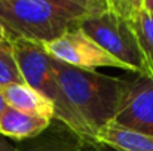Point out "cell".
<instances>
[{"label": "cell", "instance_id": "9a60e30c", "mask_svg": "<svg viewBox=\"0 0 153 151\" xmlns=\"http://www.w3.org/2000/svg\"><path fill=\"white\" fill-rule=\"evenodd\" d=\"M4 40H9V34H7L6 28L3 27V24L0 22V43L4 42Z\"/></svg>", "mask_w": 153, "mask_h": 151}, {"label": "cell", "instance_id": "ac0fdd59", "mask_svg": "<svg viewBox=\"0 0 153 151\" xmlns=\"http://www.w3.org/2000/svg\"><path fill=\"white\" fill-rule=\"evenodd\" d=\"M97 4H100L101 7H104V9H107V0H94Z\"/></svg>", "mask_w": 153, "mask_h": 151}, {"label": "cell", "instance_id": "8992f818", "mask_svg": "<svg viewBox=\"0 0 153 151\" xmlns=\"http://www.w3.org/2000/svg\"><path fill=\"white\" fill-rule=\"evenodd\" d=\"M113 122L117 124L153 135V79L138 76L123 79Z\"/></svg>", "mask_w": 153, "mask_h": 151}, {"label": "cell", "instance_id": "4fadbf2b", "mask_svg": "<svg viewBox=\"0 0 153 151\" xmlns=\"http://www.w3.org/2000/svg\"><path fill=\"white\" fill-rule=\"evenodd\" d=\"M107 9L120 18L131 21L143 9V0H107Z\"/></svg>", "mask_w": 153, "mask_h": 151}, {"label": "cell", "instance_id": "7c38bea8", "mask_svg": "<svg viewBox=\"0 0 153 151\" xmlns=\"http://www.w3.org/2000/svg\"><path fill=\"white\" fill-rule=\"evenodd\" d=\"M22 82V76L13 56L12 43L10 40H4L0 43V88Z\"/></svg>", "mask_w": 153, "mask_h": 151}, {"label": "cell", "instance_id": "30bf717a", "mask_svg": "<svg viewBox=\"0 0 153 151\" xmlns=\"http://www.w3.org/2000/svg\"><path fill=\"white\" fill-rule=\"evenodd\" d=\"M129 22L144 61L146 76L153 79V13L141 9Z\"/></svg>", "mask_w": 153, "mask_h": 151}, {"label": "cell", "instance_id": "ba28073f", "mask_svg": "<svg viewBox=\"0 0 153 151\" xmlns=\"http://www.w3.org/2000/svg\"><path fill=\"white\" fill-rule=\"evenodd\" d=\"M95 141L111 151H153V135L110 122L95 132Z\"/></svg>", "mask_w": 153, "mask_h": 151}, {"label": "cell", "instance_id": "2e32d148", "mask_svg": "<svg viewBox=\"0 0 153 151\" xmlns=\"http://www.w3.org/2000/svg\"><path fill=\"white\" fill-rule=\"evenodd\" d=\"M143 9L153 13V0H143Z\"/></svg>", "mask_w": 153, "mask_h": 151}, {"label": "cell", "instance_id": "e0dca14e", "mask_svg": "<svg viewBox=\"0 0 153 151\" xmlns=\"http://www.w3.org/2000/svg\"><path fill=\"white\" fill-rule=\"evenodd\" d=\"M4 108H6V102H4L3 96H1V94H0V116H1V113H3Z\"/></svg>", "mask_w": 153, "mask_h": 151}, {"label": "cell", "instance_id": "8fae6325", "mask_svg": "<svg viewBox=\"0 0 153 151\" xmlns=\"http://www.w3.org/2000/svg\"><path fill=\"white\" fill-rule=\"evenodd\" d=\"M102 147L104 145L98 144L97 141L83 139V138L77 136L76 133H73L71 130H68L67 136L42 138L31 147H28L25 150L18 148L16 151H104Z\"/></svg>", "mask_w": 153, "mask_h": 151}, {"label": "cell", "instance_id": "277c9868", "mask_svg": "<svg viewBox=\"0 0 153 151\" xmlns=\"http://www.w3.org/2000/svg\"><path fill=\"white\" fill-rule=\"evenodd\" d=\"M79 27L100 48L125 64L129 73L146 76L144 61L129 21L105 9L83 19Z\"/></svg>", "mask_w": 153, "mask_h": 151}, {"label": "cell", "instance_id": "5bb4252c", "mask_svg": "<svg viewBox=\"0 0 153 151\" xmlns=\"http://www.w3.org/2000/svg\"><path fill=\"white\" fill-rule=\"evenodd\" d=\"M18 148H15L13 145H10L6 139H4V136H1L0 135V151H16Z\"/></svg>", "mask_w": 153, "mask_h": 151}, {"label": "cell", "instance_id": "d6986e66", "mask_svg": "<svg viewBox=\"0 0 153 151\" xmlns=\"http://www.w3.org/2000/svg\"><path fill=\"white\" fill-rule=\"evenodd\" d=\"M89 1H92V3H94V4H97V3H95V1H94V0H89ZM97 6H98V7H101V6H100V4H97ZM101 9H104V7H101Z\"/></svg>", "mask_w": 153, "mask_h": 151}, {"label": "cell", "instance_id": "3957f363", "mask_svg": "<svg viewBox=\"0 0 153 151\" xmlns=\"http://www.w3.org/2000/svg\"><path fill=\"white\" fill-rule=\"evenodd\" d=\"M9 40L12 43L13 56L24 83L51 101L55 110V120H58L77 136L88 141H95L91 129L64 95L61 85L52 70L51 56L45 50V46L42 43L21 37H12Z\"/></svg>", "mask_w": 153, "mask_h": 151}, {"label": "cell", "instance_id": "52a82bcc", "mask_svg": "<svg viewBox=\"0 0 153 151\" xmlns=\"http://www.w3.org/2000/svg\"><path fill=\"white\" fill-rule=\"evenodd\" d=\"M0 94L7 107L42 119L55 120V110L51 101L24 82L0 88Z\"/></svg>", "mask_w": 153, "mask_h": 151}, {"label": "cell", "instance_id": "6da1fadb", "mask_svg": "<svg viewBox=\"0 0 153 151\" xmlns=\"http://www.w3.org/2000/svg\"><path fill=\"white\" fill-rule=\"evenodd\" d=\"M101 10L89 0H0V22L9 39L46 45Z\"/></svg>", "mask_w": 153, "mask_h": 151}, {"label": "cell", "instance_id": "7a4b0ae2", "mask_svg": "<svg viewBox=\"0 0 153 151\" xmlns=\"http://www.w3.org/2000/svg\"><path fill=\"white\" fill-rule=\"evenodd\" d=\"M51 65L64 95L95 136L100 127L114 119L122 77L73 67L52 56Z\"/></svg>", "mask_w": 153, "mask_h": 151}, {"label": "cell", "instance_id": "9c48e42d", "mask_svg": "<svg viewBox=\"0 0 153 151\" xmlns=\"http://www.w3.org/2000/svg\"><path fill=\"white\" fill-rule=\"evenodd\" d=\"M51 122L6 105L0 116V135L18 141L37 138L49 129Z\"/></svg>", "mask_w": 153, "mask_h": 151}, {"label": "cell", "instance_id": "5b68a950", "mask_svg": "<svg viewBox=\"0 0 153 151\" xmlns=\"http://www.w3.org/2000/svg\"><path fill=\"white\" fill-rule=\"evenodd\" d=\"M48 55L64 64L95 70L98 67H113L129 71L125 64L113 58L110 53L100 48L80 27L73 28L61 37L43 45Z\"/></svg>", "mask_w": 153, "mask_h": 151}]
</instances>
